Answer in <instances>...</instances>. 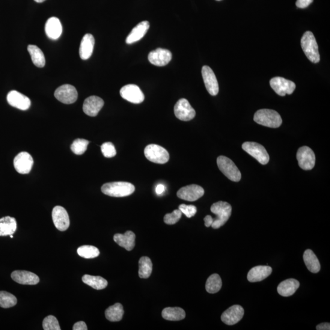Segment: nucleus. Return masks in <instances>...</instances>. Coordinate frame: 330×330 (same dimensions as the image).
Masks as SVG:
<instances>
[{
	"mask_svg": "<svg viewBox=\"0 0 330 330\" xmlns=\"http://www.w3.org/2000/svg\"><path fill=\"white\" fill-rule=\"evenodd\" d=\"M77 253L82 258L93 259L99 256L100 251L97 248L91 245H83L77 249Z\"/></svg>",
	"mask_w": 330,
	"mask_h": 330,
	"instance_id": "36",
	"label": "nucleus"
},
{
	"mask_svg": "<svg viewBox=\"0 0 330 330\" xmlns=\"http://www.w3.org/2000/svg\"><path fill=\"white\" fill-rule=\"evenodd\" d=\"M272 272V269L270 266H260L253 267L248 273V280L251 282L263 281Z\"/></svg>",
	"mask_w": 330,
	"mask_h": 330,
	"instance_id": "24",
	"label": "nucleus"
},
{
	"mask_svg": "<svg viewBox=\"0 0 330 330\" xmlns=\"http://www.w3.org/2000/svg\"><path fill=\"white\" fill-rule=\"evenodd\" d=\"M171 52L164 49H157L151 52L148 55L149 61L156 66H165L171 61Z\"/></svg>",
	"mask_w": 330,
	"mask_h": 330,
	"instance_id": "17",
	"label": "nucleus"
},
{
	"mask_svg": "<svg viewBox=\"0 0 330 330\" xmlns=\"http://www.w3.org/2000/svg\"><path fill=\"white\" fill-rule=\"evenodd\" d=\"M46 33L50 40H56L61 36L62 27L60 20L53 17L47 21L45 26Z\"/></svg>",
	"mask_w": 330,
	"mask_h": 330,
	"instance_id": "22",
	"label": "nucleus"
},
{
	"mask_svg": "<svg viewBox=\"0 0 330 330\" xmlns=\"http://www.w3.org/2000/svg\"><path fill=\"white\" fill-rule=\"evenodd\" d=\"M43 326L45 330H61L57 319L53 316L46 317L43 320Z\"/></svg>",
	"mask_w": 330,
	"mask_h": 330,
	"instance_id": "39",
	"label": "nucleus"
},
{
	"mask_svg": "<svg viewBox=\"0 0 330 330\" xmlns=\"http://www.w3.org/2000/svg\"><path fill=\"white\" fill-rule=\"evenodd\" d=\"M175 117L183 121H189L195 117L196 112L186 99L177 101L174 108Z\"/></svg>",
	"mask_w": 330,
	"mask_h": 330,
	"instance_id": "10",
	"label": "nucleus"
},
{
	"mask_svg": "<svg viewBox=\"0 0 330 330\" xmlns=\"http://www.w3.org/2000/svg\"><path fill=\"white\" fill-rule=\"evenodd\" d=\"M216 1H221V0H216Z\"/></svg>",
	"mask_w": 330,
	"mask_h": 330,
	"instance_id": "50",
	"label": "nucleus"
},
{
	"mask_svg": "<svg viewBox=\"0 0 330 330\" xmlns=\"http://www.w3.org/2000/svg\"><path fill=\"white\" fill-rule=\"evenodd\" d=\"M182 213L179 209L174 210L171 213H167L164 216V222L166 224L172 225L179 221Z\"/></svg>",
	"mask_w": 330,
	"mask_h": 330,
	"instance_id": "41",
	"label": "nucleus"
},
{
	"mask_svg": "<svg viewBox=\"0 0 330 330\" xmlns=\"http://www.w3.org/2000/svg\"><path fill=\"white\" fill-rule=\"evenodd\" d=\"M162 315L163 319L170 321L183 320L186 316L185 311L179 307L166 308L163 310Z\"/></svg>",
	"mask_w": 330,
	"mask_h": 330,
	"instance_id": "30",
	"label": "nucleus"
},
{
	"mask_svg": "<svg viewBox=\"0 0 330 330\" xmlns=\"http://www.w3.org/2000/svg\"><path fill=\"white\" fill-rule=\"evenodd\" d=\"M10 236L11 238H13V237H14V236H13V235H10Z\"/></svg>",
	"mask_w": 330,
	"mask_h": 330,
	"instance_id": "49",
	"label": "nucleus"
},
{
	"mask_svg": "<svg viewBox=\"0 0 330 330\" xmlns=\"http://www.w3.org/2000/svg\"><path fill=\"white\" fill-rule=\"evenodd\" d=\"M205 226L206 227H210L212 226L213 222V218L210 215H207L204 219Z\"/></svg>",
	"mask_w": 330,
	"mask_h": 330,
	"instance_id": "45",
	"label": "nucleus"
},
{
	"mask_svg": "<svg viewBox=\"0 0 330 330\" xmlns=\"http://www.w3.org/2000/svg\"><path fill=\"white\" fill-rule=\"evenodd\" d=\"M314 0H297L296 6L299 8H306L313 3Z\"/></svg>",
	"mask_w": 330,
	"mask_h": 330,
	"instance_id": "43",
	"label": "nucleus"
},
{
	"mask_svg": "<svg viewBox=\"0 0 330 330\" xmlns=\"http://www.w3.org/2000/svg\"><path fill=\"white\" fill-rule=\"evenodd\" d=\"M300 167L304 170H311L316 163V156L313 150L308 146L300 148L297 153Z\"/></svg>",
	"mask_w": 330,
	"mask_h": 330,
	"instance_id": "9",
	"label": "nucleus"
},
{
	"mask_svg": "<svg viewBox=\"0 0 330 330\" xmlns=\"http://www.w3.org/2000/svg\"><path fill=\"white\" fill-rule=\"evenodd\" d=\"M124 313L123 305L117 303L107 308L105 314L106 319L111 322H119L123 319Z\"/></svg>",
	"mask_w": 330,
	"mask_h": 330,
	"instance_id": "31",
	"label": "nucleus"
},
{
	"mask_svg": "<svg viewBox=\"0 0 330 330\" xmlns=\"http://www.w3.org/2000/svg\"><path fill=\"white\" fill-rule=\"evenodd\" d=\"M144 155L150 162L165 164L169 159L168 152L162 146L157 144H150L145 147Z\"/></svg>",
	"mask_w": 330,
	"mask_h": 330,
	"instance_id": "6",
	"label": "nucleus"
},
{
	"mask_svg": "<svg viewBox=\"0 0 330 330\" xmlns=\"http://www.w3.org/2000/svg\"><path fill=\"white\" fill-rule=\"evenodd\" d=\"M153 272V263L148 257H142L139 261V276L141 278L150 277Z\"/></svg>",
	"mask_w": 330,
	"mask_h": 330,
	"instance_id": "34",
	"label": "nucleus"
},
{
	"mask_svg": "<svg viewBox=\"0 0 330 330\" xmlns=\"http://www.w3.org/2000/svg\"><path fill=\"white\" fill-rule=\"evenodd\" d=\"M222 281L220 276L215 273L210 275L207 279L206 284V289L209 294H215L221 289Z\"/></svg>",
	"mask_w": 330,
	"mask_h": 330,
	"instance_id": "35",
	"label": "nucleus"
},
{
	"mask_svg": "<svg viewBox=\"0 0 330 330\" xmlns=\"http://www.w3.org/2000/svg\"><path fill=\"white\" fill-rule=\"evenodd\" d=\"M90 143L89 141L85 139H77L71 145V151L76 155L80 156L84 154L87 150L88 145Z\"/></svg>",
	"mask_w": 330,
	"mask_h": 330,
	"instance_id": "38",
	"label": "nucleus"
},
{
	"mask_svg": "<svg viewBox=\"0 0 330 330\" xmlns=\"http://www.w3.org/2000/svg\"><path fill=\"white\" fill-rule=\"evenodd\" d=\"M244 315V310L240 305H234L228 308L222 315L223 322L228 325H233L242 320Z\"/></svg>",
	"mask_w": 330,
	"mask_h": 330,
	"instance_id": "18",
	"label": "nucleus"
},
{
	"mask_svg": "<svg viewBox=\"0 0 330 330\" xmlns=\"http://www.w3.org/2000/svg\"><path fill=\"white\" fill-rule=\"evenodd\" d=\"M254 121L262 126L270 128L280 127L282 123V118L278 113L269 109L258 110L254 114Z\"/></svg>",
	"mask_w": 330,
	"mask_h": 330,
	"instance_id": "3",
	"label": "nucleus"
},
{
	"mask_svg": "<svg viewBox=\"0 0 330 330\" xmlns=\"http://www.w3.org/2000/svg\"><path fill=\"white\" fill-rule=\"evenodd\" d=\"M179 209L181 212L185 214L187 218H192L197 212V209L193 205L181 204L179 206Z\"/></svg>",
	"mask_w": 330,
	"mask_h": 330,
	"instance_id": "42",
	"label": "nucleus"
},
{
	"mask_svg": "<svg viewBox=\"0 0 330 330\" xmlns=\"http://www.w3.org/2000/svg\"><path fill=\"white\" fill-rule=\"evenodd\" d=\"M302 48L309 60L317 63L320 61L319 47L313 32L306 31L301 40Z\"/></svg>",
	"mask_w": 330,
	"mask_h": 330,
	"instance_id": "2",
	"label": "nucleus"
},
{
	"mask_svg": "<svg viewBox=\"0 0 330 330\" xmlns=\"http://www.w3.org/2000/svg\"><path fill=\"white\" fill-rule=\"evenodd\" d=\"M210 210L211 212L216 215V218L213 219V224L211 226L216 230V229L223 227L230 218L232 207L227 202L219 201L212 204Z\"/></svg>",
	"mask_w": 330,
	"mask_h": 330,
	"instance_id": "4",
	"label": "nucleus"
},
{
	"mask_svg": "<svg viewBox=\"0 0 330 330\" xmlns=\"http://www.w3.org/2000/svg\"><path fill=\"white\" fill-rule=\"evenodd\" d=\"M120 94L124 99L128 102L139 104L143 102L144 95L138 87L135 85H127L121 89Z\"/></svg>",
	"mask_w": 330,
	"mask_h": 330,
	"instance_id": "12",
	"label": "nucleus"
},
{
	"mask_svg": "<svg viewBox=\"0 0 330 330\" xmlns=\"http://www.w3.org/2000/svg\"><path fill=\"white\" fill-rule=\"evenodd\" d=\"M270 85L275 93L280 96L292 94L296 88L293 82L279 77H274L270 80Z\"/></svg>",
	"mask_w": 330,
	"mask_h": 330,
	"instance_id": "8",
	"label": "nucleus"
},
{
	"mask_svg": "<svg viewBox=\"0 0 330 330\" xmlns=\"http://www.w3.org/2000/svg\"><path fill=\"white\" fill-rule=\"evenodd\" d=\"M103 194L112 197H125L135 192V186L127 182H114L104 184L101 188Z\"/></svg>",
	"mask_w": 330,
	"mask_h": 330,
	"instance_id": "1",
	"label": "nucleus"
},
{
	"mask_svg": "<svg viewBox=\"0 0 330 330\" xmlns=\"http://www.w3.org/2000/svg\"><path fill=\"white\" fill-rule=\"evenodd\" d=\"M95 40L93 35L86 34L83 36L80 44V56L83 60L90 58L93 54Z\"/></svg>",
	"mask_w": 330,
	"mask_h": 330,
	"instance_id": "23",
	"label": "nucleus"
},
{
	"mask_svg": "<svg viewBox=\"0 0 330 330\" xmlns=\"http://www.w3.org/2000/svg\"><path fill=\"white\" fill-rule=\"evenodd\" d=\"M101 151L104 157L106 158H112L117 155V150L115 145L111 142H106L101 145Z\"/></svg>",
	"mask_w": 330,
	"mask_h": 330,
	"instance_id": "40",
	"label": "nucleus"
},
{
	"mask_svg": "<svg viewBox=\"0 0 330 330\" xmlns=\"http://www.w3.org/2000/svg\"><path fill=\"white\" fill-rule=\"evenodd\" d=\"M74 330H87V325H86V323L83 322V321H80L74 324L73 326Z\"/></svg>",
	"mask_w": 330,
	"mask_h": 330,
	"instance_id": "44",
	"label": "nucleus"
},
{
	"mask_svg": "<svg viewBox=\"0 0 330 330\" xmlns=\"http://www.w3.org/2000/svg\"><path fill=\"white\" fill-rule=\"evenodd\" d=\"M34 1L37 3H43L44 2H45L46 0H34Z\"/></svg>",
	"mask_w": 330,
	"mask_h": 330,
	"instance_id": "48",
	"label": "nucleus"
},
{
	"mask_svg": "<svg viewBox=\"0 0 330 330\" xmlns=\"http://www.w3.org/2000/svg\"><path fill=\"white\" fill-rule=\"evenodd\" d=\"M52 219L56 229L59 231H66L70 226V219L68 213L64 207L57 206L53 208Z\"/></svg>",
	"mask_w": 330,
	"mask_h": 330,
	"instance_id": "14",
	"label": "nucleus"
},
{
	"mask_svg": "<svg viewBox=\"0 0 330 330\" xmlns=\"http://www.w3.org/2000/svg\"><path fill=\"white\" fill-rule=\"evenodd\" d=\"M242 149L261 164L264 165L269 163L270 157L263 145L255 142H245L242 144Z\"/></svg>",
	"mask_w": 330,
	"mask_h": 330,
	"instance_id": "7",
	"label": "nucleus"
},
{
	"mask_svg": "<svg viewBox=\"0 0 330 330\" xmlns=\"http://www.w3.org/2000/svg\"><path fill=\"white\" fill-rule=\"evenodd\" d=\"M317 330H329L330 324L329 323H322L319 324L316 326Z\"/></svg>",
	"mask_w": 330,
	"mask_h": 330,
	"instance_id": "46",
	"label": "nucleus"
},
{
	"mask_svg": "<svg viewBox=\"0 0 330 330\" xmlns=\"http://www.w3.org/2000/svg\"><path fill=\"white\" fill-rule=\"evenodd\" d=\"M204 195V190L200 186L189 185L181 188L177 192L178 198L187 201H195Z\"/></svg>",
	"mask_w": 330,
	"mask_h": 330,
	"instance_id": "15",
	"label": "nucleus"
},
{
	"mask_svg": "<svg viewBox=\"0 0 330 330\" xmlns=\"http://www.w3.org/2000/svg\"><path fill=\"white\" fill-rule=\"evenodd\" d=\"M17 228V221L13 217L8 216L0 218V236L13 235Z\"/></svg>",
	"mask_w": 330,
	"mask_h": 330,
	"instance_id": "28",
	"label": "nucleus"
},
{
	"mask_svg": "<svg viewBox=\"0 0 330 330\" xmlns=\"http://www.w3.org/2000/svg\"><path fill=\"white\" fill-rule=\"evenodd\" d=\"M217 165L219 170L227 176L229 179L233 182H239L242 175L241 172L230 159L225 156H219L217 159Z\"/></svg>",
	"mask_w": 330,
	"mask_h": 330,
	"instance_id": "5",
	"label": "nucleus"
},
{
	"mask_svg": "<svg viewBox=\"0 0 330 330\" xmlns=\"http://www.w3.org/2000/svg\"><path fill=\"white\" fill-rule=\"evenodd\" d=\"M165 189L166 187L164 185H163V184H159V185H157L156 187V192L157 195H160L165 192Z\"/></svg>",
	"mask_w": 330,
	"mask_h": 330,
	"instance_id": "47",
	"label": "nucleus"
},
{
	"mask_svg": "<svg viewBox=\"0 0 330 330\" xmlns=\"http://www.w3.org/2000/svg\"><path fill=\"white\" fill-rule=\"evenodd\" d=\"M33 159L26 152H22L15 157L14 166L17 172L21 174L29 173L33 165Z\"/></svg>",
	"mask_w": 330,
	"mask_h": 330,
	"instance_id": "13",
	"label": "nucleus"
},
{
	"mask_svg": "<svg viewBox=\"0 0 330 330\" xmlns=\"http://www.w3.org/2000/svg\"><path fill=\"white\" fill-rule=\"evenodd\" d=\"M104 105V101L97 96H90L83 103V109L89 117H95L99 114Z\"/></svg>",
	"mask_w": 330,
	"mask_h": 330,
	"instance_id": "20",
	"label": "nucleus"
},
{
	"mask_svg": "<svg viewBox=\"0 0 330 330\" xmlns=\"http://www.w3.org/2000/svg\"><path fill=\"white\" fill-rule=\"evenodd\" d=\"M82 281L85 284L90 285L93 289L102 290L108 285V282L101 276L85 275L83 276Z\"/></svg>",
	"mask_w": 330,
	"mask_h": 330,
	"instance_id": "32",
	"label": "nucleus"
},
{
	"mask_svg": "<svg viewBox=\"0 0 330 330\" xmlns=\"http://www.w3.org/2000/svg\"><path fill=\"white\" fill-rule=\"evenodd\" d=\"M303 260L309 271L317 273L320 270V264L316 254L311 249H306L303 254Z\"/></svg>",
	"mask_w": 330,
	"mask_h": 330,
	"instance_id": "29",
	"label": "nucleus"
},
{
	"mask_svg": "<svg viewBox=\"0 0 330 330\" xmlns=\"http://www.w3.org/2000/svg\"><path fill=\"white\" fill-rule=\"evenodd\" d=\"M56 99L65 104L75 103L78 98L76 88L70 85H64L56 89L55 92Z\"/></svg>",
	"mask_w": 330,
	"mask_h": 330,
	"instance_id": "11",
	"label": "nucleus"
},
{
	"mask_svg": "<svg viewBox=\"0 0 330 330\" xmlns=\"http://www.w3.org/2000/svg\"><path fill=\"white\" fill-rule=\"evenodd\" d=\"M300 287V282L295 279H288L282 281L278 286V292L283 297H290L295 294Z\"/></svg>",
	"mask_w": 330,
	"mask_h": 330,
	"instance_id": "27",
	"label": "nucleus"
},
{
	"mask_svg": "<svg viewBox=\"0 0 330 330\" xmlns=\"http://www.w3.org/2000/svg\"><path fill=\"white\" fill-rule=\"evenodd\" d=\"M17 299L13 294L0 291V307L3 308H10L16 306Z\"/></svg>",
	"mask_w": 330,
	"mask_h": 330,
	"instance_id": "37",
	"label": "nucleus"
},
{
	"mask_svg": "<svg viewBox=\"0 0 330 330\" xmlns=\"http://www.w3.org/2000/svg\"><path fill=\"white\" fill-rule=\"evenodd\" d=\"M11 278L17 283L23 285H35L40 282L38 276L25 270H16L11 273Z\"/></svg>",
	"mask_w": 330,
	"mask_h": 330,
	"instance_id": "21",
	"label": "nucleus"
},
{
	"mask_svg": "<svg viewBox=\"0 0 330 330\" xmlns=\"http://www.w3.org/2000/svg\"><path fill=\"white\" fill-rule=\"evenodd\" d=\"M202 76L207 91L211 96H216L219 92V86L212 69L207 65H204L202 68Z\"/></svg>",
	"mask_w": 330,
	"mask_h": 330,
	"instance_id": "16",
	"label": "nucleus"
},
{
	"mask_svg": "<svg viewBox=\"0 0 330 330\" xmlns=\"http://www.w3.org/2000/svg\"><path fill=\"white\" fill-rule=\"evenodd\" d=\"M8 102L12 106L20 110H27L31 106V100L28 97L17 91H11L7 96Z\"/></svg>",
	"mask_w": 330,
	"mask_h": 330,
	"instance_id": "19",
	"label": "nucleus"
},
{
	"mask_svg": "<svg viewBox=\"0 0 330 330\" xmlns=\"http://www.w3.org/2000/svg\"><path fill=\"white\" fill-rule=\"evenodd\" d=\"M114 239L117 244L127 251H132L135 247L136 236L132 231H128L124 234H115Z\"/></svg>",
	"mask_w": 330,
	"mask_h": 330,
	"instance_id": "25",
	"label": "nucleus"
},
{
	"mask_svg": "<svg viewBox=\"0 0 330 330\" xmlns=\"http://www.w3.org/2000/svg\"><path fill=\"white\" fill-rule=\"evenodd\" d=\"M150 26V23L148 21H143V22L138 23L128 35L126 39V43L132 44L141 40L146 34Z\"/></svg>",
	"mask_w": 330,
	"mask_h": 330,
	"instance_id": "26",
	"label": "nucleus"
},
{
	"mask_svg": "<svg viewBox=\"0 0 330 330\" xmlns=\"http://www.w3.org/2000/svg\"><path fill=\"white\" fill-rule=\"evenodd\" d=\"M28 51L31 56L32 62L38 67H44L46 64L45 56L42 50L36 46L29 45Z\"/></svg>",
	"mask_w": 330,
	"mask_h": 330,
	"instance_id": "33",
	"label": "nucleus"
}]
</instances>
